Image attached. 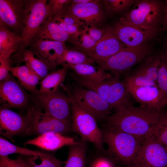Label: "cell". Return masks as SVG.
Returning <instances> with one entry per match:
<instances>
[{"label":"cell","instance_id":"17","mask_svg":"<svg viewBox=\"0 0 167 167\" xmlns=\"http://www.w3.org/2000/svg\"><path fill=\"white\" fill-rule=\"evenodd\" d=\"M125 47L108 28L93 47L83 53L98 64Z\"/></svg>","mask_w":167,"mask_h":167},{"label":"cell","instance_id":"11","mask_svg":"<svg viewBox=\"0 0 167 167\" xmlns=\"http://www.w3.org/2000/svg\"><path fill=\"white\" fill-rule=\"evenodd\" d=\"M134 162L143 167H167V147L150 133L143 138Z\"/></svg>","mask_w":167,"mask_h":167},{"label":"cell","instance_id":"33","mask_svg":"<svg viewBox=\"0 0 167 167\" xmlns=\"http://www.w3.org/2000/svg\"><path fill=\"white\" fill-rule=\"evenodd\" d=\"M69 40H71L83 52L91 48L96 43L87 33L84 28L77 34L70 36Z\"/></svg>","mask_w":167,"mask_h":167},{"label":"cell","instance_id":"32","mask_svg":"<svg viewBox=\"0 0 167 167\" xmlns=\"http://www.w3.org/2000/svg\"><path fill=\"white\" fill-rule=\"evenodd\" d=\"M64 66L88 64L94 65V61L84 53L66 48L63 55Z\"/></svg>","mask_w":167,"mask_h":167},{"label":"cell","instance_id":"31","mask_svg":"<svg viewBox=\"0 0 167 167\" xmlns=\"http://www.w3.org/2000/svg\"><path fill=\"white\" fill-rule=\"evenodd\" d=\"M151 133L160 143L167 147V111H160Z\"/></svg>","mask_w":167,"mask_h":167},{"label":"cell","instance_id":"15","mask_svg":"<svg viewBox=\"0 0 167 167\" xmlns=\"http://www.w3.org/2000/svg\"><path fill=\"white\" fill-rule=\"evenodd\" d=\"M25 0H0V22L21 36L24 26Z\"/></svg>","mask_w":167,"mask_h":167},{"label":"cell","instance_id":"21","mask_svg":"<svg viewBox=\"0 0 167 167\" xmlns=\"http://www.w3.org/2000/svg\"><path fill=\"white\" fill-rule=\"evenodd\" d=\"M78 141L72 137L57 133L49 132L28 139L24 144L34 145L49 151H54L65 146L76 144Z\"/></svg>","mask_w":167,"mask_h":167},{"label":"cell","instance_id":"37","mask_svg":"<svg viewBox=\"0 0 167 167\" xmlns=\"http://www.w3.org/2000/svg\"><path fill=\"white\" fill-rule=\"evenodd\" d=\"M0 167H30L23 156L19 155L15 159L8 156H0Z\"/></svg>","mask_w":167,"mask_h":167},{"label":"cell","instance_id":"16","mask_svg":"<svg viewBox=\"0 0 167 167\" xmlns=\"http://www.w3.org/2000/svg\"><path fill=\"white\" fill-rule=\"evenodd\" d=\"M126 84L134 101L140 105L156 111L167 105V97L158 85L136 87Z\"/></svg>","mask_w":167,"mask_h":167},{"label":"cell","instance_id":"7","mask_svg":"<svg viewBox=\"0 0 167 167\" xmlns=\"http://www.w3.org/2000/svg\"><path fill=\"white\" fill-rule=\"evenodd\" d=\"M161 7L155 0L138 1L119 20L141 29L158 31Z\"/></svg>","mask_w":167,"mask_h":167},{"label":"cell","instance_id":"27","mask_svg":"<svg viewBox=\"0 0 167 167\" xmlns=\"http://www.w3.org/2000/svg\"><path fill=\"white\" fill-rule=\"evenodd\" d=\"M68 67L65 65L62 68L48 74L40 82L39 90L45 93H52L57 91L65 79Z\"/></svg>","mask_w":167,"mask_h":167},{"label":"cell","instance_id":"19","mask_svg":"<svg viewBox=\"0 0 167 167\" xmlns=\"http://www.w3.org/2000/svg\"><path fill=\"white\" fill-rule=\"evenodd\" d=\"M0 96L3 107L6 108L22 107L28 101L27 96L23 88L10 75L1 81Z\"/></svg>","mask_w":167,"mask_h":167},{"label":"cell","instance_id":"28","mask_svg":"<svg viewBox=\"0 0 167 167\" xmlns=\"http://www.w3.org/2000/svg\"><path fill=\"white\" fill-rule=\"evenodd\" d=\"M19 154L24 156H50L53 155L43 152L33 150L15 145L2 137H0V156H6L13 154Z\"/></svg>","mask_w":167,"mask_h":167},{"label":"cell","instance_id":"4","mask_svg":"<svg viewBox=\"0 0 167 167\" xmlns=\"http://www.w3.org/2000/svg\"><path fill=\"white\" fill-rule=\"evenodd\" d=\"M102 131L109 153L127 165L134 162L143 138L106 127Z\"/></svg>","mask_w":167,"mask_h":167},{"label":"cell","instance_id":"12","mask_svg":"<svg viewBox=\"0 0 167 167\" xmlns=\"http://www.w3.org/2000/svg\"><path fill=\"white\" fill-rule=\"evenodd\" d=\"M160 64L159 55H149L142 61L131 73L125 76L123 81L127 85L136 87L157 85Z\"/></svg>","mask_w":167,"mask_h":167},{"label":"cell","instance_id":"25","mask_svg":"<svg viewBox=\"0 0 167 167\" xmlns=\"http://www.w3.org/2000/svg\"><path fill=\"white\" fill-rule=\"evenodd\" d=\"M70 37V35L58 24L51 19L48 18L41 26L36 39H39L65 42L69 40Z\"/></svg>","mask_w":167,"mask_h":167},{"label":"cell","instance_id":"36","mask_svg":"<svg viewBox=\"0 0 167 167\" xmlns=\"http://www.w3.org/2000/svg\"><path fill=\"white\" fill-rule=\"evenodd\" d=\"M72 2L70 0H49L47 5L49 9L48 18L52 19L54 17L62 14L65 9Z\"/></svg>","mask_w":167,"mask_h":167},{"label":"cell","instance_id":"14","mask_svg":"<svg viewBox=\"0 0 167 167\" xmlns=\"http://www.w3.org/2000/svg\"><path fill=\"white\" fill-rule=\"evenodd\" d=\"M30 46V49L49 69L64 65L63 57L66 48L64 42L37 39Z\"/></svg>","mask_w":167,"mask_h":167},{"label":"cell","instance_id":"39","mask_svg":"<svg viewBox=\"0 0 167 167\" xmlns=\"http://www.w3.org/2000/svg\"><path fill=\"white\" fill-rule=\"evenodd\" d=\"M88 167H115L114 164L109 158L100 156L93 158Z\"/></svg>","mask_w":167,"mask_h":167},{"label":"cell","instance_id":"34","mask_svg":"<svg viewBox=\"0 0 167 167\" xmlns=\"http://www.w3.org/2000/svg\"><path fill=\"white\" fill-rule=\"evenodd\" d=\"M160 60L158 72L157 84L167 97V56L159 55Z\"/></svg>","mask_w":167,"mask_h":167},{"label":"cell","instance_id":"1","mask_svg":"<svg viewBox=\"0 0 167 167\" xmlns=\"http://www.w3.org/2000/svg\"><path fill=\"white\" fill-rule=\"evenodd\" d=\"M160 111L141 105L138 107L133 105L115 111L103 120L105 122L106 127L138 138H143L151 133L158 119Z\"/></svg>","mask_w":167,"mask_h":167},{"label":"cell","instance_id":"3","mask_svg":"<svg viewBox=\"0 0 167 167\" xmlns=\"http://www.w3.org/2000/svg\"><path fill=\"white\" fill-rule=\"evenodd\" d=\"M73 79L82 87L97 93L108 103L116 111L133 106L134 100L124 81L113 76L99 82L93 83L85 81L73 74Z\"/></svg>","mask_w":167,"mask_h":167},{"label":"cell","instance_id":"24","mask_svg":"<svg viewBox=\"0 0 167 167\" xmlns=\"http://www.w3.org/2000/svg\"><path fill=\"white\" fill-rule=\"evenodd\" d=\"M10 71L22 87L32 93L36 91V86L41 78L27 64L11 67Z\"/></svg>","mask_w":167,"mask_h":167},{"label":"cell","instance_id":"13","mask_svg":"<svg viewBox=\"0 0 167 167\" xmlns=\"http://www.w3.org/2000/svg\"><path fill=\"white\" fill-rule=\"evenodd\" d=\"M117 38L126 47L133 48L148 43L156 36L158 31L143 29L121 21L109 27Z\"/></svg>","mask_w":167,"mask_h":167},{"label":"cell","instance_id":"5","mask_svg":"<svg viewBox=\"0 0 167 167\" xmlns=\"http://www.w3.org/2000/svg\"><path fill=\"white\" fill-rule=\"evenodd\" d=\"M70 99L72 131L78 134L81 140L91 143L99 150L104 152L102 132L96 120L78 106L71 97Z\"/></svg>","mask_w":167,"mask_h":167},{"label":"cell","instance_id":"35","mask_svg":"<svg viewBox=\"0 0 167 167\" xmlns=\"http://www.w3.org/2000/svg\"><path fill=\"white\" fill-rule=\"evenodd\" d=\"M138 1L133 0H106L103 2L106 11L110 13L122 11L136 3Z\"/></svg>","mask_w":167,"mask_h":167},{"label":"cell","instance_id":"22","mask_svg":"<svg viewBox=\"0 0 167 167\" xmlns=\"http://www.w3.org/2000/svg\"><path fill=\"white\" fill-rule=\"evenodd\" d=\"M21 42V36L0 22V59H10L11 54L18 52Z\"/></svg>","mask_w":167,"mask_h":167},{"label":"cell","instance_id":"29","mask_svg":"<svg viewBox=\"0 0 167 167\" xmlns=\"http://www.w3.org/2000/svg\"><path fill=\"white\" fill-rule=\"evenodd\" d=\"M22 61L28 65L41 79H43L48 74L49 67L41 60L35 58L34 53L30 49L25 50L22 55Z\"/></svg>","mask_w":167,"mask_h":167},{"label":"cell","instance_id":"2","mask_svg":"<svg viewBox=\"0 0 167 167\" xmlns=\"http://www.w3.org/2000/svg\"><path fill=\"white\" fill-rule=\"evenodd\" d=\"M47 0H25L24 26L21 35V42L13 59L17 66L22 61L25 50L35 40L41 26L48 19L49 11Z\"/></svg>","mask_w":167,"mask_h":167},{"label":"cell","instance_id":"8","mask_svg":"<svg viewBox=\"0 0 167 167\" xmlns=\"http://www.w3.org/2000/svg\"><path fill=\"white\" fill-rule=\"evenodd\" d=\"M25 116L27 124L24 134L26 135L49 132L64 135L72 131L71 125L47 114L35 105L28 109Z\"/></svg>","mask_w":167,"mask_h":167},{"label":"cell","instance_id":"9","mask_svg":"<svg viewBox=\"0 0 167 167\" xmlns=\"http://www.w3.org/2000/svg\"><path fill=\"white\" fill-rule=\"evenodd\" d=\"M35 105L47 114L71 125L70 98L57 90L45 93L36 90L32 93Z\"/></svg>","mask_w":167,"mask_h":167},{"label":"cell","instance_id":"40","mask_svg":"<svg viewBox=\"0 0 167 167\" xmlns=\"http://www.w3.org/2000/svg\"><path fill=\"white\" fill-rule=\"evenodd\" d=\"M83 27L87 33L96 42L102 37L106 31L97 28L96 25L87 24Z\"/></svg>","mask_w":167,"mask_h":167},{"label":"cell","instance_id":"38","mask_svg":"<svg viewBox=\"0 0 167 167\" xmlns=\"http://www.w3.org/2000/svg\"><path fill=\"white\" fill-rule=\"evenodd\" d=\"M52 20L54 22H60L67 25H75L79 27L85 25L83 23L77 19L66 14H61L55 16Z\"/></svg>","mask_w":167,"mask_h":167},{"label":"cell","instance_id":"41","mask_svg":"<svg viewBox=\"0 0 167 167\" xmlns=\"http://www.w3.org/2000/svg\"><path fill=\"white\" fill-rule=\"evenodd\" d=\"M12 59H0V80L2 81L9 75V71L11 67Z\"/></svg>","mask_w":167,"mask_h":167},{"label":"cell","instance_id":"43","mask_svg":"<svg viewBox=\"0 0 167 167\" xmlns=\"http://www.w3.org/2000/svg\"><path fill=\"white\" fill-rule=\"evenodd\" d=\"M94 0H72L71 3L73 4H78L86 3L92 2Z\"/></svg>","mask_w":167,"mask_h":167},{"label":"cell","instance_id":"18","mask_svg":"<svg viewBox=\"0 0 167 167\" xmlns=\"http://www.w3.org/2000/svg\"><path fill=\"white\" fill-rule=\"evenodd\" d=\"M99 1L89 2L73 4L71 3L62 14L71 16L83 23L85 25L96 24L101 22L104 18L103 11Z\"/></svg>","mask_w":167,"mask_h":167},{"label":"cell","instance_id":"10","mask_svg":"<svg viewBox=\"0 0 167 167\" xmlns=\"http://www.w3.org/2000/svg\"><path fill=\"white\" fill-rule=\"evenodd\" d=\"M71 97L78 106L92 115L96 120H103L112 114L113 109L96 92L83 87L74 88Z\"/></svg>","mask_w":167,"mask_h":167},{"label":"cell","instance_id":"42","mask_svg":"<svg viewBox=\"0 0 167 167\" xmlns=\"http://www.w3.org/2000/svg\"><path fill=\"white\" fill-rule=\"evenodd\" d=\"M55 22L61 27L70 36L77 34L80 30V27L75 25H67L58 22Z\"/></svg>","mask_w":167,"mask_h":167},{"label":"cell","instance_id":"26","mask_svg":"<svg viewBox=\"0 0 167 167\" xmlns=\"http://www.w3.org/2000/svg\"><path fill=\"white\" fill-rule=\"evenodd\" d=\"M86 142L81 139L69 146L67 158L64 167H86Z\"/></svg>","mask_w":167,"mask_h":167},{"label":"cell","instance_id":"20","mask_svg":"<svg viewBox=\"0 0 167 167\" xmlns=\"http://www.w3.org/2000/svg\"><path fill=\"white\" fill-rule=\"evenodd\" d=\"M26 117L8 108L1 107L0 134L9 139L24 134L27 126Z\"/></svg>","mask_w":167,"mask_h":167},{"label":"cell","instance_id":"44","mask_svg":"<svg viewBox=\"0 0 167 167\" xmlns=\"http://www.w3.org/2000/svg\"><path fill=\"white\" fill-rule=\"evenodd\" d=\"M163 24L165 26H167V3L163 20Z\"/></svg>","mask_w":167,"mask_h":167},{"label":"cell","instance_id":"23","mask_svg":"<svg viewBox=\"0 0 167 167\" xmlns=\"http://www.w3.org/2000/svg\"><path fill=\"white\" fill-rule=\"evenodd\" d=\"M65 65L71 68L79 77L90 83H97L113 76L100 66L88 64Z\"/></svg>","mask_w":167,"mask_h":167},{"label":"cell","instance_id":"30","mask_svg":"<svg viewBox=\"0 0 167 167\" xmlns=\"http://www.w3.org/2000/svg\"><path fill=\"white\" fill-rule=\"evenodd\" d=\"M23 156L30 167H62L66 162L56 158L54 155L48 157Z\"/></svg>","mask_w":167,"mask_h":167},{"label":"cell","instance_id":"6","mask_svg":"<svg viewBox=\"0 0 167 167\" xmlns=\"http://www.w3.org/2000/svg\"><path fill=\"white\" fill-rule=\"evenodd\" d=\"M151 49L149 43L135 47H126L98 64L105 70L110 71L113 76L120 78L149 55Z\"/></svg>","mask_w":167,"mask_h":167},{"label":"cell","instance_id":"45","mask_svg":"<svg viewBox=\"0 0 167 167\" xmlns=\"http://www.w3.org/2000/svg\"><path fill=\"white\" fill-rule=\"evenodd\" d=\"M127 167H143L139 164L133 162L128 165Z\"/></svg>","mask_w":167,"mask_h":167}]
</instances>
